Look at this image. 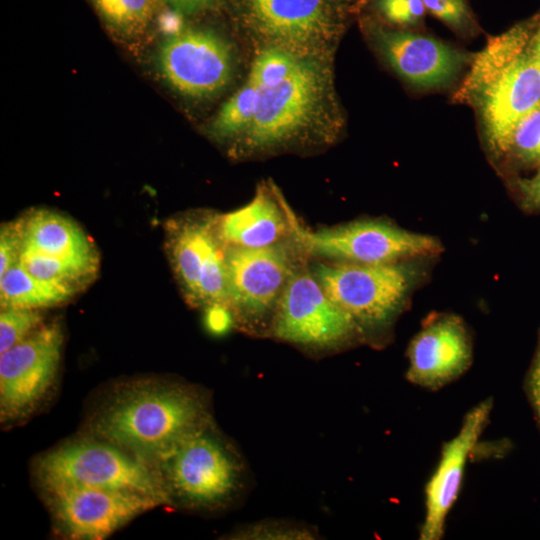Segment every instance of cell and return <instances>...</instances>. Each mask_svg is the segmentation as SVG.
<instances>
[{"mask_svg":"<svg viewBox=\"0 0 540 540\" xmlns=\"http://www.w3.org/2000/svg\"><path fill=\"white\" fill-rule=\"evenodd\" d=\"M530 50L540 66V19L530 40Z\"/></svg>","mask_w":540,"mask_h":540,"instance_id":"e575fe53","label":"cell"},{"mask_svg":"<svg viewBox=\"0 0 540 540\" xmlns=\"http://www.w3.org/2000/svg\"><path fill=\"white\" fill-rule=\"evenodd\" d=\"M233 321L230 309L223 304H211L207 306L205 323L207 328L216 334L225 332Z\"/></svg>","mask_w":540,"mask_h":540,"instance_id":"d6a6232c","label":"cell"},{"mask_svg":"<svg viewBox=\"0 0 540 540\" xmlns=\"http://www.w3.org/2000/svg\"><path fill=\"white\" fill-rule=\"evenodd\" d=\"M235 536L240 538H285V539H309L315 534L308 528H302L286 522H267L252 524Z\"/></svg>","mask_w":540,"mask_h":540,"instance_id":"f1b7e54d","label":"cell"},{"mask_svg":"<svg viewBox=\"0 0 540 540\" xmlns=\"http://www.w3.org/2000/svg\"><path fill=\"white\" fill-rule=\"evenodd\" d=\"M54 519L74 539H103L153 507L156 500L132 492L77 486L44 489Z\"/></svg>","mask_w":540,"mask_h":540,"instance_id":"4fadbf2b","label":"cell"},{"mask_svg":"<svg viewBox=\"0 0 540 540\" xmlns=\"http://www.w3.org/2000/svg\"><path fill=\"white\" fill-rule=\"evenodd\" d=\"M245 18L271 46L298 57L317 58L338 28L325 0H245Z\"/></svg>","mask_w":540,"mask_h":540,"instance_id":"7c38bea8","label":"cell"},{"mask_svg":"<svg viewBox=\"0 0 540 540\" xmlns=\"http://www.w3.org/2000/svg\"><path fill=\"white\" fill-rule=\"evenodd\" d=\"M536 173L517 181L520 205L527 212H540V164Z\"/></svg>","mask_w":540,"mask_h":540,"instance_id":"1f68e13d","label":"cell"},{"mask_svg":"<svg viewBox=\"0 0 540 540\" xmlns=\"http://www.w3.org/2000/svg\"><path fill=\"white\" fill-rule=\"evenodd\" d=\"M525 392L540 430V330L535 354L525 379Z\"/></svg>","mask_w":540,"mask_h":540,"instance_id":"4dcf8cb0","label":"cell"},{"mask_svg":"<svg viewBox=\"0 0 540 540\" xmlns=\"http://www.w3.org/2000/svg\"><path fill=\"white\" fill-rule=\"evenodd\" d=\"M378 8L385 20L402 27L419 24L426 14L422 0H378Z\"/></svg>","mask_w":540,"mask_h":540,"instance_id":"83f0119b","label":"cell"},{"mask_svg":"<svg viewBox=\"0 0 540 540\" xmlns=\"http://www.w3.org/2000/svg\"><path fill=\"white\" fill-rule=\"evenodd\" d=\"M159 66L166 81L179 93L207 97L230 81L232 53L228 43L211 32L186 30L165 41Z\"/></svg>","mask_w":540,"mask_h":540,"instance_id":"5bb4252c","label":"cell"},{"mask_svg":"<svg viewBox=\"0 0 540 540\" xmlns=\"http://www.w3.org/2000/svg\"><path fill=\"white\" fill-rule=\"evenodd\" d=\"M300 58L279 47L269 45L254 59L248 79L259 89L273 87L289 76Z\"/></svg>","mask_w":540,"mask_h":540,"instance_id":"603a6c76","label":"cell"},{"mask_svg":"<svg viewBox=\"0 0 540 540\" xmlns=\"http://www.w3.org/2000/svg\"><path fill=\"white\" fill-rule=\"evenodd\" d=\"M260 89L250 79L222 106L212 132L219 137H231L251 126L259 102Z\"/></svg>","mask_w":540,"mask_h":540,"instance_id":"44dd1931","label":"cell"},{"mask_svg":"<svg viewBox=\"0 0 540 540\" xmlns=\"http://www.w3.org/2000/svg\"><path fill=\"white\" fill-rule=\"evenodd\" d=\"M168 233L172 266L188 302L228 307L226 245L219 238L215 220L188 217L173 221Z\"/></svg>","mask_w":540,"mask_h":540,"instance_id":"30bf717a","label":"cell"},{"mask_svg":"<svg viewBox=\"0 0 540 540\" xmlns=\"http://www.w3.org/2000/svg\"><path fill=\"white\" fill-rule=\"evenodd\" d=\"M284 242L267 247L226 246L228 307L245 330H270L280 296L298 267Z\"/></svg>","mask_w":540,"mask_h":540,"instance_id":"9c48e42d","label":"cell"},{"mask_svg":"<svg viewBox=\"0 0 540 540\" xmlns=\"http://www.w3.org/2000/svg\"><path fill=\"white\" fill-rule=\"evenodd\" d=\"M60 325H41L23 341L1 353L0 410L4 420L27 416L55 379L61 356Z\"/></svg>","mask_w":540,"mask_h":540,"instance_id":"8fae6325","label":"cell"},{"mask_svg":"<svg viewBox=\"0 0 540 540\" xmlns=\"http://www.w3.org/2000/svg\"><path fill=\"white\" fill-rule=\"evenodd\" d=\"M157 467L171 503L191 509L227 507L246 488L245 461L214 423L180 442Z\"/></svg>","mask_w":540,"mask_h":540,"instance_id":"3957f363","label":"cell"},{"mask_svg":"<svg viewBox=\"0 0 540 540\" xmlns=\"http://www.w3.org/2000/svg\"><path fill=\"white\" fill-rule=\"evenodd\" d=\"M373 36L390 66L422 88L450 83L468 62L465 53L431 36L382 26L374 27Z\"/></svg>","mask_w":540,"mask_h":540,"instance_id":"e0dca14e","label":"cell"},{"mask_svg":"<svg viewBox=\"0 0 540 540\" xmlns=\"http://www.w3.org/2000/svg\"><path fill=\"white\" fill-rule=\"evenodd\" d=\"M22 236L18 221L3 223L0 230V276L18 263Z\"/></svg>","mask_w":540,"mask_h":540,"instance_id":"f546056e","label":"cell"},{"mask_svg":"<svg viewBox=\"0 0 540 540\" xmlns=\"http://www.w3.org/2000/svg\"><path fill=\"white\" fill-rule=\"evenodd\" d=\"M37 309L1 308L0 353L23 341L42 325Z\"/></svg>","mask_w":540,"mask_h":540,"instance_id":"484cf974","label":"cell"},{"mask_svg":"<svg viewBox=\"0 0 540 540\" xmlns=\"http://www.w3.org/2000/svg\"><path fill=\"white\" fill-rule=\"evenodd\" d=\"M293 241L307 254L358 264H388L439 254L435 237L385 221L364 220L311 231L293 221Z\"/></svg>","mask_w":540,"mask_h":540,"instance_id":"52a82bcc","label":"cell"},{"mask_svg":"<svg viewBox=\"0 0 540 540\" xmlns=\"http://www.w3.org/2000/svg\"><path fill=\"white\" fill-rule=\"evenodd\" d=\"M73 292L40 280L19 263L0 276L1 308L39 309L66 302Z\"/></svg>","mask_w":540,"mask_h":540,"instance_id":"ffe728a7","label":"cell"},{"mask_svg":"<svg viewBox=\"0 0 540 540\" xmlns=\"http://www.w3.org/2000/svg\"><path fill=\"white\" fill-rule=\"evenodd\" d=\"M312 273L326 295L354 320L364 338L391 325L415 278L414 269L403 262L319 263Z\"/></svg>","mask_w":540,"mask_h":540,"instance_id":"5b68a950","label":"cell"},{"mask_svg":"<svg viewBox=\"0 0 540 540\" xmlns=\"http://www.w3.org/2000/svg\"><path fill=\"white\" fill-rule=\"evenodd\" d=\"M275 338L313 350H334L364 338L354 320L298 266L277 303L270 326Z\"/></svg>","mask_w":540,"mask_h":540,"instance_id":"ba28073f","label":"cell"},{"mask_svg":"<svg viewBox=\"0 0 540 540\" xmlns=\"http://www.w3.org/2000/svg\"><path fill=\"white\" fill-rule=\"evenodd\" d=\"M102 16L115 27L132 31L151 19L157 0H93Z\"/></svg>","mask_w":540,"mask_h":540,"instance_id":"cb8c5ba5","label":"cell"},{"mask_svg":"<svg viewBox=\"0 0 540 540\" xmlns=\"http://www.w3.org/2000/svg\"><path fill=\"white\" fill-rule=\"evenodd\" d=\"M18 263L32 276L65 288L74 294L91 279L60 260L21 248Z\"/></svg>","mask_w":540,"mask_h":540,"instance_id":"7402d4cb","label":"cell"},{"mask_svg":"<svg viewBox=\"0 0 540 540\" xmlns=\"http://www.w3.org/2000/svg\"><path fill=\"white\" fill-rule=\"evenodd\" d=\"M174 5H176L178 8L185 10V11H196L199 9H202L210 4H212L215 0H170Z\"/></svg>","mask_w":540,"mask_h":540,"instance_id":"836d02e7","label":"cell"},{"mask_svg":"<svg viewBox=\"0 0 540 540\" xmlns=\"http://www.w3.org/2000/svg\"><path fill=\"white\" fill-rule=\"evenodd\" d=\"M213 424L209 400L195 386L139 382L103 406L94 434L157 466L188 436Z\"/></svg>","mask_w":540,"mask_h":540,"instance_id":"7a4b0ae2","label":"cell"},{"mask_svg":"<svg viewBox=\"0 0 540 540\" xmlns=\"http://www.w3.org/2000/svg\"><path fill=\"white\" fill-rule=\"evenodd\" d=\"M507 154L524 165L540 164V104L516 125Z\"/></svg>","mask_w":540,"mask_h":540,"instance_id":"d4e9b609","label":"cell"},{"mask_svg":"<svg viewBox=\"0 0 540 540\" xmlns=\"http://www.w3.org/2000/svg\"><path fill=\"white\" fill-rule=\"evenodd\" d=\"M426 12L461 34L478 30L475 16L467 0H422Z\"/></svg>","mask_w":540,"mask_h":540,"instance_id":"4316f807","label":"cell"},{"mask_svg":"<svg viewBox=\"0 0 540 540\" xmlns=\"http://www.w3.org/2000/svg\"><path fill=\"white\" fill-rule=\"evenodd\" d=\"M492 409L491 397L472 407L456 435L442 445L438 464L425 485V513L419 539L440 540L444 536L448 514L462 488L467 461L489 423Z\"/></svg>","mask_w":540,"mask_h":540,"instance_id":"9a60e30c","label":"cell"},{"mask_svg":"<svg viewBox=\"0 0 540 540\" xmlns=\"http://www.w3.org/2000/svg\"><path fill=\"white\" fill-rule=\"evenodd\" d=\"M22 248L57 259L93 277L99 258L85 232L59 213L39 209L19 221Z\"/></svg>","mask_w":540,"mask_h":540,"instance_id":"d6986e66","label":"cell"},{"mask_svg":"<svg viewBox=\"0 0 540 540\" xmlns=\"http://www.w3.org/2000/svg\"><path fill=\"white\" fill-rule=\"evenodd\" d=\"M406 379L438 391L461 377L471 366L472 339L464 321L453 314L428 319L407 349Z\"/></svg>","mask_w":540,"mask_h":540,"instance_id":"2e32d148","label":"cell"},{"mask_svg":"<svg viewBox=\"0 0 540 540\" xmlns=\"http://www.w3.org/2000/svg\"><path fill=\"white\" fill-rule=\"evenodd\" d=\"M372 0H356L351 7V11L359 13L364 7H366Z\"/></svg>","mask_w":540,"mask_h":540,"instance_id":"d590c367","label":"cell"},{"mask_svg":"<svg viewBox=\"0 0 540 540\" xmlns=\"http://www.w3.org/2000/svg\"><path fill=\"white\" fill-rule=\"evenodd\" d=\"M294 215L275 187L260 186L245 206L215 219L226 246L260 248L292 237Z\"/></svg>","mask_w":540,"mask_h":540,"instance_id":"ac0fdd59","label":"cell"},{"mask_svg":"<svg viewBox=\"0 0 540 540\" xmlns=\"http://www.w3.org/2000/svg\"><path fill=\"white\" fill-rule=\"evenodd\" d=\"M331 98L330 75L314 57H301L279 84L260 89L254 120L245 133L251 148L288 141L312 128L325 116Z\"/></svg>","mask_w":540,"mask_h":540,"instance_id":"8992f818","label":"cell"},{"mask_svg":"<svg viewBox=\"0 0 540 540\" xmlns=\"http://www.w3.org/2000/svg\"><path fill=\"white\" fill-rule=\"evenodd\" d=\"M43 489L77 486L171 500L159 468L104 439H77L47 452L36 465Z\"/></svg>","mask_w":540,"mask_h":540,"instance_id":"277c9868","label":"cell"},{"mask_svg":"<svg viewBox=\"0 0 540 540\" xmlns=\"http://www.w3.org/2000/svg\"><path fill=\"white\" fill-rule=\"evenodd\" d=\"M539 19L540 12L489 37L472 57L453 97L476 111L486 143L496 155L508 153L516 125L540 104V66L530 50Z\"/></svg>","mask_w":540,"mask_h":540,"instance_id":"6da1fadb","label":"cell"}]
</instances>
